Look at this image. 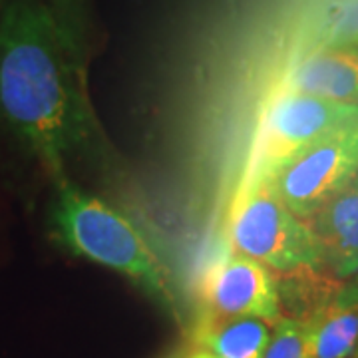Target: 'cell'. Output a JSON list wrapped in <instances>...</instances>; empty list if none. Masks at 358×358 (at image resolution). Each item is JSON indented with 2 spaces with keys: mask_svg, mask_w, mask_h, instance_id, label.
<instances>
[{
  "mask_svg": "<svg viewBox=\"0 0 358 358\" xmlns=\"http://www.w3.org/2000/svg\"><path fill=\"white\" fill-rule=\"evenodd\" d=\"M195 336L213 358H265L271 329L253 317H201Z\"/></svg>",
  "mask_w": 358,
  "mask_h": 358,
  "instance_id": "obj_10",
  "label": "cell"
},
{
  "mask_svg": "<svg viewBox=\"0 0 358 358\" xmlns=\"http://www.w3.org/2000/svg\"><path fill=\"white\" fill-rule=\"evenodd\" d=\"M229 235L237 253L275 273L322 268V251L310 223L282 203L268 179L241 183Z\"/></svg>",
  "mask_w": 358,
  "mask_h": 358,
  "instance_id": "obj_3",
  "label": "cell"
},
{
  "mask_svg": "<svg viewBox=\"0 0 358 358\" xmlns=\"http://www.w3.org/2000/svg\"><path fill=\"white\" fill-rule=\"evenodd\" d=\"M355 358H358V348H357V355H355Z\"/></svg>",
  "mask_w": 358,
  "mask_h": 358,
  "instance_id": "obj_16",
  "label": "cell"
},
{
  "mask_svg": "<svg viewBox=\"0 0 358 358\" xmlns=\"http://www.w3.org/2000/svg\"><path fill=\"white\" fill-rule=\"evenodd\" d=\"M357 176L358 122H355L293 155L273 173L268 183L293 213L310 219Z\"/></svg>",
  "mask_w": 358,
  "mask_h": 358,
  "instance_id": "obj_5",
  "label": "cell"
},
{
  "mask_svg": "<svg viewBox=\"0 0 358 358\" xmlns=\"http://www.w3.org/2000/svg\"><path fill=\"white\" fill-rule=\"evenodd\" d=\"M319 239L322 267L334 279L358 275V176L307 219Z\"/></svg>",
  "mask_w": 358,
  "mask_h": 358,
  "instance_id": "obj_8",
  "label": "cell"
},
{
  "mask_svg": "<svg viewBox=\"0 0 358 358\" xmlns=\"http://www.w3.org/2000/svg\"><path fill=\"white\" fill-rule=\"evenodd\" d=\"M277 90L358 106V44L299 52L285 68Z\"/></svg>",
  "mask_w": 358,
  "mask_h": 358,
  "instance_id": "obj_7",
  "label": "cell"
},
{
  "mask_svg": "<svg viewBox=\"0 0 358 358\" xmlns=\"http://www.w3.org/2000/svg\"><path fill=\"white\" fill-rule=\"evenodd\" d=\"M52 227L74 255L128 277L162 305L173 308L178 296L167 267L136 223L98 195L84 192L70 178L54 181Z\"/></svg>",
  "mask_w": 358,
  "mask_h": 358,
  "instance_id": "obj_2",
  "label": "cell"
},
{
  "mask_svg": "<svg viewBox=\"0 0 358 358\" xmlns=\"http://www.w3.org/2000/svg\"><path fill=\"white\" fill-rule=\"evenodd\" d=\"M345 44H358V0H331L310 24L301 52Z\"/></svg>",
  "mask_w": 358,
  "mask_h": 358,
  "instance_id": "obj_11",
  "label": "cell"
},
{
  "mask_svg": "<svg viewBox=\"0 0 358 358\" xmlns=\"http://www.w3.org/2000/svg\"><path fill=\"white\" fill-rule=\"evenodd\" d=\"M358 122L357 103L333 102L291 90H277L257 129L243 183L271 179L293 155L327 134Z\"/></svg>",
  "mask_w": 358,
  "mask_h": 358,
  "instance_id": "obj_4",
  "label": "cell"
},
{
  "mask_svg": "<svg viewBox=\"0 0 358 358\" xmlns=\"http://www.w3.org/2000/svg\"><path fill=\"white\" fill-rule=\"evenodd\" d=\"M265 358H308L307 333L303 320L293 317L275 320Z\"/></svg>",
  "mask_w": 358,
  "mask_h": 358,
  "instance_id": "obj_12",
  "label": "cell"
},
{
  "mask_svg": "<svg viewBox=\"0 0 358 358\" xmlns=\"http://www.w3.org/2000/svg\"><path fill=\"white\" fill-rule=\"evenodd\" d=\"M343 294H345L350 303H355V305L358 307V275L355 277V279H350V282H348V285H345V287H343Z\"/></svg>",
  "mask_w": 358,
  "mask_h": 358,
  "instance_id": "obj_14",
  "label": "cell"
},
{
  "mask_svg": "<svg viewBox=\"0 0 358 358\" xmlns=\"http://www.w3.org/2000/svg\"><path fill=\"white\" fill-rule=\"evenodd\" d=\"M308 358H352L358 348V307L341 291L303 320Z\"/></svg>",
  "mask_w": 358,
  "mask_h": 358,
  "instance_id": "obj_9",
  "label": "cell"
},
{
  "mask_svg": "<svg viewBox=\"0 0 358 358\" xmlns=\"http://www.w3.org/2000/svg\"><path fill=\"white\" fill-rule=\"evenodd\" d=\"M187 358H213L209 352H205V350H201V352H193V355H189Z\"/></svg>",
  "mask_w": 358,
  "mask_h": 358,
  "instance_id": "obj_15",
  "label": "cell"
},
{
  "mask_svg": "<svg viewBox=\"0 0 358 358\" xmlns=\"http://www.w3.org/2000/svg\"><path fill=\"white\" fill-rule=\"evenodd\" d=\"M203 317H253L275 322L281 319L279 279L273 268L241 253L219 257L201 281Z\"/></svg>",
  "mask_w": 358,
  "mask_h": 358,
  "instance_id": "obj_6",
  "label": "cell"
},
{
  "mask_svg": "<svg viewBox=\"0 0 358 358\" xmlns=\"http://www.w3.org/2000/svg\"><path fill=\"white\" fill-rule=\"evenodd\" d=\"M58 22L68 38L84 54V30H86V0H48Z\"/></svg>",
  "mask_w": 358,
  "mask_h": 358,
  "instance_id": "obj_13",
  "label": "cell"
},
{
  "mask_svg": "<svg viewBox=\"0 0 358 358\" xmlns=\"http://www.w3.org/2000/svg\"><path fill=\"white\" fill-rule=\"evenodd\" d=\"M0 120L54 181L102 148L84 54L48 0L0 2Z\"/></svg>",
  "mask_w": 358,
  "mask_h": 358,
  "instance_id": "obj_1",
  "label": "cell"
}]
</instances>
